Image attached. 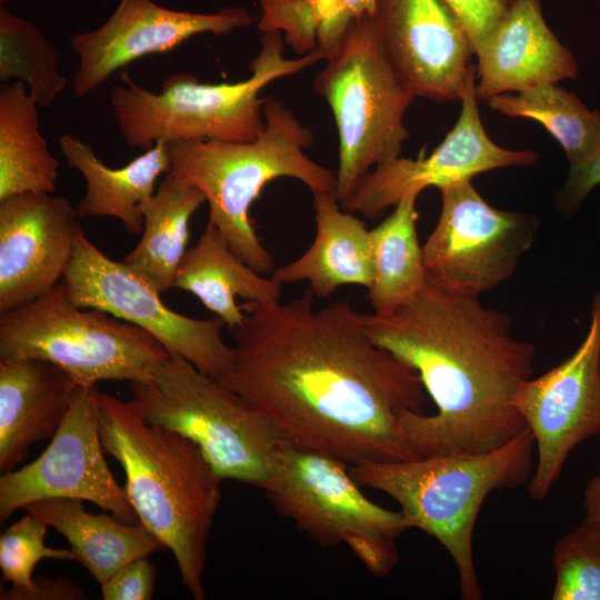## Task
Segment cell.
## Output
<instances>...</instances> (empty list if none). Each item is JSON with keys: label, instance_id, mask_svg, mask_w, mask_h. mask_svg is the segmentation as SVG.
Returning <instances> with one entry per match:
<instances>
[{"label": "cell", "instance_id": "20", "mask_svg": "<svg viewBox=\"0 0 600 600\" xmlns=\"http://www.w3.org/2000/svg\"><path fill=\"white\" fill-rule=\"evenodd\" d=\"M79 386L46 360H0L1 473L12 471L34 443L54 437Z\"/></svg>", "mask_w": 600, "mask_h": 600}, {"label": "cell", "instance_id": "38", "mask_svg": "<svg viewBox=\"0 0 600 600\" xmlns=\"http://www.w3.org/2000/svg\"><path fill=\"white\" fill-rule=\"evenodd\" d=\"M584 519L600 523V474L593 477L583 491Z\"/></svg>", "mask_w": 600, "mask_h": 600}, {"label": "cell", "instance_id": "30", "mask_svg": "<svg viewBox=\"0 0 600 600\" xmlns=\"http://www.w3.org/2000/svg\"><path fill=\"white\" fill-rule=\"evenodd\" d=\"M47 528L43 521L27 513L1 533L0 570L3 581L10 583L8 589H0L1 600H29L36 589L32 572L42 559L74 560L70 549L44 544Z\"/></svg>", "mask_w": 600, "mask_h": 600}, {"label": "cell", "instance_id": "19", "mask_svg": "<svg viewBox=\"0 0 600 600\" xmlns=\"http://www.w3.org/2000/svg\"><path fill=\"white\" fill-rule=\"evenodd\" d=\"M476 56L481 100L578 77L577 62L547 26L540 0H514Z\"/></svg>", "mask_w": 600, "mask_h": 600}, {"label": "cell", "instance_id": "18", "mask_svg": "<svg viewBox=\"0 0 600 600\" xmlns=\"http://www.w3.org/2000/svg\"><path fill=\"white\" fill-rule=\"evenodd\" d=\"M76 207L48 192L0 200V313L27 304L62 281L82 229Z\"/></svg>", "mask_w": 600, "mask_h": 600}, {"label": "cell", "instance_id": "35", "mask_svg": "<svg viewBox=\"0 0 600 600\" xmlns=\"http://www.w3.org/2000/svg\"><path fill=\"white\" fill-rule=\"evenodd\" d=\"M600 183V140L582 161L570 166L568 179L558 194L561 212L572 214L587 196Z\"/></svg>", "mask_w": 600, "mask_h": 600}, {"label": "cell", "instance_id": "7", "mask_svg": "<svg viewBox=\"0 0 600 600\" xmlns=\"http://www.w3.org/2000/svg\"><path fill=\"white\" fill-rule=\"evenodd\" d=\"M130 402L144 420L191 439L223 480L266 487L283 440L240 394L176 353L149 381L130 382Z\"/></svg>", "mask_w": 600, "mask_h": 600}, {"label": "cell", "instance_id": "26", "mask_svg": "<svg viewBox=\"0 0 600 600\" xmlns=\"http://www.w3.org/2000/svg\"><path fill=\"white\" fill-rule=\"evenodd\" d=\"M38 104L17 80L0 88V200L56 190L60 163L40 132Z\"/></svg>", "mask_w": 600, "mask_h": 600}, {"label": "cell", "instance_id": "12", "mask_svg": "<svg viewBox=\"0 0 600 600\" xmlns=\"http://www.w3.org/2000/svg\"><path fill=\"white\" fill-rule=\"evenodd\" d=\"M62 282L76 306L108 312L143 329L206 374L219 379L230 370L233 350L222 339L227 326L221 318L194 319L170 309L143 277L107 257L83 229Z\"/></svg>", "mask_w": 600, "mask_h": 600}, {"label": "cell", "instance_id": "3", "mask_svg": "<svg viewBox=\"0 0 600 600\" xmlns=\"http://www.w3.org/2000/svg\"><path fill=\"white\" fill-rule=\"evenodd\" d=\"M102 448L122 467L139 523L169 549L181 582L204 599L207 543L223 479L182 433L144 420L130 401L98 392Z\"/></svg>", "mask_w": 600, "mask_h": 600}, {"label": "cell", "instance_id": "5", "mask_svg": "<svg viewBox=\"0 0 600 600\" xmlns=\"http://www.w3.org/2000/svg\"><path fill=\"white\" fill-rule=\"evenodd\" d=\"M536 442L526 427L504 444L480 453H447L407 461L350 466L361 487L390 496L408 528L433 537L450 554L463 600H481L473 562V530L488 496L528 482Z\"/></svg>", "mask_w": 600, "mask_h": 600}, {"label": "cell", "instance_id": "39", "mask_svg": "<svg viewBox=\"0 0 600 600\" xmlns=\"http://www.w3.org/2000/svg\"><path fill=\"white\" fill-rule=\"evenodd\" d=\"M9 0H0V4L3 6L6 2H8Z\"/></svg>", "mask_w": 600, "mask_h": 600}, {"label": "cell", "instance_id": "31", "mask_svg": "<svg viewBox=\"0 0 600 600\" xmlns=\"http://www.w3.org/2000/svg\"><path fill=\"white\" fill-rule=\"evenodd\" d=\"M552 600H600V523L583 520L554 544Z\"/></svg>", "mask_w": 600, "mask_h": 600}, {"label": "cell", "instance_id": "23", "mask_svg": "<svg viewBox=\"0 0 600 600\" xmlns=\"http://www.w3.org/2000/svg\"><path fill=\"white\" fill-rule=\"evenodd\" d=\"M23 510L52 527L70 543L74 560L101 584L129 562L166 547L140 523L88 512L80 499L32 502Z\"/></svg>", "mask_w": 600, "mask_h": 600}, {"label": "cell", "instance_id": "11", "mask_svg": "<svg viewBox=\"0 0 600 600\" xmlns=\"http://www.w3.org/2000/svg\"><path fill=\"white\" fill-rule=\"evenodd\" d=\"M439 190L440 216L422 246L426 281L452 294L479 298L514 273L534 241L538 220L490 206L471 180Z\"/></svg>", "mask_w": 600, "mask_h": 600}, {"label": "cell", "instance_id": "15", "mask_svg": "<svg viewBox=\"0 0 600 600\" xmlns=\"http://www.w3.org/2000/svg\"><path fill=\"white\" fill-rule=\"evenodd\" d=\"M377 32L400 83L413 97L459 101L476 79L469 37L440 0H378Z\"/></svg>", "mask_w": 600, "mask_h": 600}, {"label": "cell", "instance_id": "28", "mask_svg": "<svg viewBox=\"0 0 600 600\" xmlns=\"http://www.w3.org/2000/svg\"><path fill=\"white\" fill-rule=\"evenodd\" d=\"M487 102L502 114L541 123L563 148L570 166L587 158L600 140V112L557 83L497 94Z\"/></svg>", "mask_w": 600, "mask_h": 600}, {"label": "cell", "instance_id": "6", "mask_svg": "<svg viewBox=\"0 0 600 600\" xmlns=\"http://www.w3.org/2000/svg\"><path fill=\"white\" fill-rule=\"evenodd\" d=\"M284 44L281 32H264L250 78L236 83H204L180 72L170 74L154 93L122 74L123 84L112 88L110 106L124 142L148 150L159 141L258 139L266 128L261 89L326 59L319 49L287 59Z\"/></svg>", "mask_w": 600, "mask_h": 600}, {"label": "cell", "instance_id": "36", "mask_svg": "<svg viewBox=\"0 0 600 600\" xmlns=\"http://www.w3.org/2000/svg\"><path fill=\"white\" fill-rule=\"evenodd\" d=\"M377 2L378 0H339L334 14L318 29V49L326 54V58L352 21L376 14Z\"/></svg>", "mask_w": 600, "mask_h": 600}, {"label": "cell", "instance_id": "13", "mask_svg": "<svg viewBox=\"0 0 600 600\" xmlns=\"http://www.w3.org/2000/svg\"><path fill=\"white\" fill-rule=\"evenodd\" d=\"M513 404L534 438L536 466L528 492L540 501L559 479L570 452L600 433V288L582 342L561 363L522 382Z\"/></svg>", "mask_w": 600, "mask_h": 600}, {"label": "cell", "instance_id": "24", "mask_svg": "<svg viewBox=\"0 0 600 600\" xmlns=\"http://www.w3.org/2000/svg\"><path fill=\"white\" fill-rule=\"evenodd\" d=\"M174 287L194 294L230 330L241 326L246 317L236 302L237 297L273 303L280 301L282 293V283L243 262L210 221L197 243L184 253Z\"/></svg>", "mask_w": 600, "mask_h": 600}, {"label": "cell", "instance_id": "27", "mask_svg": "<svg viewBox=\"0 0 600 600\" xmlns=\"http://www.w3.org/2000/svg\"><path fill=\"white\" fill-rule=\"evenodd\" d=\"M410 191L394 206L393 211L370 230L373 279L368 299L373 313L392 311L426 283V269L417 221V199Z\"/></svg>", "mask_w": 600, "mask_h": 600}, {"label": "cell", "instance_id": "17", "mask_svg": "<svg viewBox=\"0 0 600 600\" xmlns=\"http://www.w3.org/2000/svg\"><path fill=\"white\" fill-rule=\"evenodd\" d=\"M251 22L243 8L198 13L163 8L152 0H120L99 28L70 39L79 58L71 77L73 94L84 98L132 61L171 51L196 34H226Z\"/></svg>", "mask_w": 600, "mask_h": 600}, {"label": "cell", "instance_id": "29", "mask_svg": "<svg viewBox=\"0 0 600 600\" xmlns=\"http://www.w3.org/2000/svg\"><path fill=\"white\" fill-rule=\"evenodd\" d=\"M59 53L32 22L0 7V80L19 79L38 106L49 107L67 79L58 70Z\"/></svg>", "mask_w": 600, "mask_h": 600}, {"label": "cell", "instance_id": "2", "mask_svg": "<svg viewBox=\"0 0 600 600\" xmlns=\"http://www.w3.org/2000/svg\"><path fill=\"white\" fill-rule=\"evenodd\" d=\"M369 338L420 377L437 411H407L401 431L417 458L496 449L527 426L513 404L534 371L536 347L511 336L506 313L478 297L424 286L383 314L361 313Z\"/></svg>", "mask_w": 600, "mask_h": 600}, {"label": "cell", "instance_id": "25", "mask_svg": "<svg viewBox=\"0 0 600 600\" xmlns=\"http://www.w3.org/2000/svg\"><path fill=\"white\" fill-rule=\"evenodd\" d=\"M204 202L206 197L198 188L182 184L167 173L156 192L141 203L142 236L123 262L158 292L174 287L187 252L191 217Z\"/></svg>", "mask_w": 600, "mask_h": 600}, {"label": "cell", "instance_id": "33", "mask_svg": "<svg viewBox=\"0 0 600 600\" xmlns=\"http://www.w3.org/2000/svg\"><path fill=\"white\" fill-rule=\"evenodd\" d=\"M466 30L477 54L509 12L514 0H440Z\"/></svg>", "mask_w": 600, "mask_h": 600}, {"label": "cell", "instance_id": "16", "mask_svg": "<svg viewBox=\"0 0 600 600\" xmlns=\"http://www.w3.org/2000/svg\"><path fill=\"white\" fill-rule=\"evenodd\" d=\"M476 79L461 101L457 123L430 153L416 159L398 157L370 170L340 203L343 210L376 219L410 191L441 189L500 168L527 167L538 161L531 150H509L487 134L477 103Z\"/></svg>", "mask_w": 600, "mask_h": 600}, {"label": "cell", "instance_id": "22", "mask_svg": "<svg viewBox=\"0 0 600 600\" xmlns=\"http://www.w3.org/2000/svg\"><path fill=\"white\" fill-rule=\"evenodd\" d=\"M57 141L67 164L86 180V193L76 207L79 218L112 217L130 233L142 232L140 206L156 192L159 176L169 172L168 143L159 141L124 167L113 169L77 137L64 133Z\"/></svg>", "mask_w": 600, "mask_h": 600}, {"label": "cell", "instance_id": "8", "mask_svg": "<svg viewBox=\"0 0 600 600\" xmlns=\"http://www.w3.org/2000/svg\"><path fill=\"white\" fill-rule=\"evenodd\" d=\"M316 93L329 104L339 136L336 199L343 202L374 167L400 157L403 123L414 99L382 49L374 16L352 21L316 74Z\"/></svg>", "mask_w": 600, "mask_h": 600}, {"label": "cell", "instance_id": "21", "mask_svg": "<svg viewBox=\"0 0 600 600\" xmlns=\"http://www.w3.org/2000/svg\"><path fill=\"white\" fill-rule=\"evenodd\" d=\"M314 239L299 258L274 269L280 283L308 281L316 297L327 298L339 287L362 286L373 279L370 230L366 222L342 209L334 194L314 192Z\"/></svg>", "mask_w": 600, "mask_h": 600}, {"label": "cell", "instance_id": "9", "mask_svg": "<svg viewBox=\"0 0 600 600\" xmlns=\"http://www.w3.org/2000/svg\"><path fill=\"white\" fill-rule=\"evenodd\" d=\"M169 353L143 329L76 306L62 281L36 300L0 313V360H46L80 386L149 381Z\"/></svg>", "mask_w": 600, "mask_h": 600}, {"label": "cell", "instance_id": "1", "mask_svg": "<svg viewBox=\"0 0 600 600\" xmlns=\"http://www.w3.org/2000/svg\"><path fill=\"white\" fill-rule=\"evenodd\" d=\"M246 301L230 370L216 379L259 410L283 441L348 466L418 459L401 431L427 402L419 374L379 348L348 299L313 309ZM214 379V378H213Z\"/></svg>", "mask_w": 600, "mask_h": 600}, {"label": "cell", "instance_id": "32", "mask_svg": "<svg viewBox=\"0 0 600 600\" xmlns=\"http://www.w3.org/2000/svg\"><path fill=\"white\" fill-rule=\"evenodd\" d=\"M339 0H259L262 33L279 31L294 53L303 56L318 48V29L330 19Z\"/></svg>", "mask_w": 600, "mask_h": 600}, {"label": "cell", "instance_id": "37", "mask_svg": "<svg viewBox=\"0 0 600 600\" xmlns=\"http://www.w3.org/2000/svg\"><path fill=\"white\" fill-rule=\"evenodd\" d=\"M36 589L29 600H82L83 590L68 578H34Z\"/></svg>", "mask_w": 600, "mask_h": 600}, {"label": "cell", "instance_id": "34", "mask_svg": "<svg viewBox=\"0 0 600 600\" xmlns=\"http://www.w3.org/2000/svg\"><path fill=\"white\" fill-rule=\"evenodd\" d=\"M156 568L148 557L133 560L101 583L103 600H150L156 588Z\"/></svg>", "mask_w": 600, "mask_h": 600}, {"label": "cell", "instance_id": "10", "mask_svg": "<svg viewBox=\"0 0 600 600\" xmlns=\"http://www.w3.org/2000/svg\"><path fill=\"white\" fill-rule=\"evenodd\" d=\"M278 513L321 546L344 543L376 577L398 562L400 511L371 501L342 460L291 442L278 447L263 488Z\"/></svg>", "mask_w": 600, "mask_h": 600}, {"label": "cell", "instance_id": "14", "mask_svg": "<svg viewBox=\"0 0 600 600\" xmlns=\"http://www.w3.org/2000/svg\"><path fill=\"white\" fill-rule=\"evenodd\" d=\"M96 386H79L46 450L19 470L1 473L0 521L32 502L69 498L89 501L128 523L137 513L104 459Z\"/></svg>", "mask_w": 600, "mask_h": 600}, {"label": "cell", "instance_id": "4", "mask_svg": "<svg viewBox=\"0 0 600 600\" xmlns=\"http://www.w3.org/2000/svg\"><path fill=\"white\" fill-rule=\"evenodd\" d=\"M263 117V132L250 142L197 139L168 143V173L204 194L208 221L243 262L264 276L274 270V258L250 221L251 204L278 178L297 179L312 193L334 194L337 177L306 154L314 141L313 132L281 100L266 98Z\"/></svg>", "mask_w": 600, "mask_h": 600}]
</instances>
